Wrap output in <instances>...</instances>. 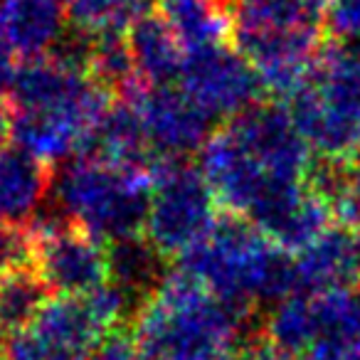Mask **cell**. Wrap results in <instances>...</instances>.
<instances>
[{
	"label": "cell",
	"instance_id": "1",
	"mask_svg": "<svg viewBox=\"0 0 360 360\" xmlns=\"http://www.w3.org/2000/svg\"><path fill=\"white\" fill-rule=\"evenodd\" d=\"M178 271L245 319L255 306H274L299 294L294 255L225 210L195 247L178 257Z\"/></svg>",
	"mask_w": 360,
	"mask_h": 360
},
{
	"label": "cell",
	"instance_id": "2",
	"mask_svg": "<svg viewBox=\"0 0 360 360\" xmlns=\"http://www.w3.org/2000/svg\"><path fill=\"white\" fill-rule=\"evenodd\" d=\"M245 316L183 271H170L134 319L146 360H235Z\"/></svg>",
	"mask_w": 360,
	"mask_h": 360
},
{
	"label": "cell",
	"instance_id": "3",
	"mask_svg": "<svg viewBox=\"0 0 360 360\" xmlns=\"http://www.w3.org/2000/svg\"><path fill=\"white\" fill-rule=\"evenodd\" d=\"M289 116L311 153L350 160L360 153V45L330 42L289 96Z\"/></svg>",
	"mask_w": 360,
	"mask_h": 360
},
{
	"label": "cell",
	"instance_id": "4",
	"mask_svg": "<svg viewBox=\"0 0 360 360\" xmlns=\"http://www.w3.org/2000/svg\"><path fill=\"white\" fill-rule=\"evenodd\" d=\"M60 212L106 247L141 237L150 202V170H126L77 155L52 183Z\"/></svg>",
	"mask_w": 360,
	"mask_h": 360
},
{
	"label": "cell",
	"instance_id": "5",
	"mask_svg": "<svg viewBox=\"0 0 360 360\" xmlns=\"http://www.w3.org/2000/svg\"><path fill=\"white\" fill-rule=\"evenodd\" d=\"M220 212V202L198 165L191 160L153 163L143 237L165 259H178L195 247Z\"/></svg>",
	"mask_w": 360,
	"mask_h": 360
},
{
	"label": "cell",
	"instance_id": "6",
	"mask_svg": "<svg viewBox=\"0 0 360 360\" xmlns=\"http://www.w3.org/2000/svg\"><path fill=\"white\" fill-rule=\"evenodd\" d=\"M27 232L32 237V269L50 294L82 299L109 281L106 245L67 217L37 215Z\"/></svg>",
	"mask_w": 360,
	"mask_h": 360
},
{
	"label": "cell",
	"instance_id": "7",
	"mask_svg": "<svg viewBox=\"0 0 360 360\" xmlns=\"http://www.w3.org/2000/svg\"><path fill=\"white\" fill-rule=\"evenodd\" d=\"M178 86L212 121L235 119L264 94V86L252 62L227 42L191 52Z\"/></svg>",
	"mask_w": 360,
	"mask_h": 360
},
{
	"label": "cell",
	"instance_id": "8",
	"mask_svg": "<svg viewBox=\"0 0 360 360\" xmlns=\"http://www.w3.org/2000/svg\"><path fill=\"white\" fill-rule=\"evenodd\" d=\"M141 116L150 150L158 160H188L200 153L212 136L215 121L191 101V96L173 86L136 84L126 94Z\"/></svg>",
	"mask_w": 360,
	"mask_h": 360
},
{
	"label": "cell",
	"instance_id": "9",
	"mask_svg": "<svg viewBox=\"0 0 360 360\" xmlns=\"http://www.w3.org/2000/svg\"><path fill=\"white\" fill-rule=\"evenodd\" d=\"M222 126L271 175L306 180L314 165L311 148L294 126L286 106L276 101H257Z\"/></svg>",
	"mask_w": 360,
	"mask_h": 360
},
{
	"label": "cell",
	"instance_id": "10",
	"mask_svg": "<svg viewBox=\"0 0 360 360\" xmlns=\"http://www.w3.org/2000/svg\"><path fill=\"white\" fill-rule=\"evenodd\" d=\"M299 294L360 289V242L345 225H328L316 240L294 252Z\"/></svg>",
	"mask_w": 360,
	"mask_h": 360
},
{
	"label": "cell",
	"instance_id": "11",
	"mask_svg": "<svg viewBox=\"0 0 360 360\" xmlns=\"http://www.w3.org/2000/svg\"><path fill=\"white\" fill-rule=\"evenodd\" d=\"M326 8L328 0H232L230 40L235 45L266 35H326Z\"/></svg>",
	"mask_w": 360,
	"mask_h": 360
},
{
	"label": "cell",
	"instance_id": "12",
	"mask_svg": "<svg viewBox=\"0 0 360 360\" xmlns=\"http://www.w3.org/2000/svg\"><path fill=\"white\" fill-rule=\"evenodd\" d=\"M52 165L20 146L0 148V222L27 227L50 195Z\"/></svg>",
	"mask_w": 360,
	"mask_h": 360
},
{
	"label": "cell",
	"instance_id": "13",
	"mask_svg": "<svg viewBox=\"0 0 360 360\" xmlns=\"http://www.w3.org/2000/svg\"><path fill=\"white\" fill-rule=\"evenodd\" d=\"M82 155L126 170H146L148 173L153 168L155 155L150 150L148 136H146L141 116L136 106L131 104V99L119 96L111 101L109 109L96 121Z\"/></svg>",
	"mask_w": 360,
	"mask_h": 360
},
{
	"label": "cell",
	"instance_id": "14",
	"mask_svg": "<svg viewBox=\"0 0 360 360\" xmlns=\"http://www.w3.org/2000/svg\"><path fill=\"white\" fill-rule=\"evenodd\" d=\"M62 0H0V35L22 60L47 57L67 35Z\"/></svg>",
	"mask_w": 360,
	"mask_h": 360
},
{
	"label": "cell",
	"instance_id": "15",
	"mask_svg": "<svg viewBox=\"0 0 360 360\" xmlns=\"http://www.w3.org/2000/svg\"><path fill=\"white\" fill-rule=\"evenodd\" d=\"M126 45L136 79L143 86H173L180 82L188 52L158 13L139 18L126 30Z\"/></svg>",
	"mask_w": 360,
	"mask_h": 360
},
{
	"label": "cell",
	"instance_id": "16",
	"mask_svg": "<svg viewBox=\"0 0 360 360\" xmlns=\"http://www.w3.org/2000/svg\"><path fill=\"white\" fill-rule=\"evenodd\" d=\"M32 333L40 335L45 343L72 353L77 358H89L91 350L99 345L109 330L94 314L86 296L72 299V296H55L50 299L37 319L30 326Z\"/></svg>",
	"mask_w": 360,
	"mask_h": 360
},
{
	"label": "cell",
	"instance_id": "17",
	"mask_svg": "<svg viewBox=\"0 0 360 360\" xmlns=\"http://www.w3.org/2000/svg\"><path fill=\"white\" fill-rule=\"evenodd\" d=\"M155 13L168 22L188 55L230 40L232 22L222 0H158Z\"/></svg>",
	"mask_w": 360,
	"mask_h": 360
},
{
	"label": "cell",
	"instance_id": "18",
	"mask_svg": "<svg viewBox=\"0 0 360 360\" xmlns=\"http://www.w3.org/2000/svg\"><path fill=\"white\" fill-rule=\"evenodd\" d=\"M109 252V281L124 289L139 306H143L165 281V257L146 237L116 242L106 247Z\"/></svg>",
	"mask_w": 360,
	"mask_h": 360
},
{
	"label": "cell",
	"instance_id": "19",
	"mask_svg": "<svg viewBox=\"0 0 360 360\" xmlns=\"http://www.w3.org/2000/svg\"><path fill=\"white\" fill-rule=\"evenodd\" d=\"M47 301L50 291L32 266L0 276V335L27 330Z\"/></svg>",
	"mask_w": 360,
	"mask_h": 360
},
{
	"label": "cell",
	"instance_id": "20",
	"mask_svg": "<svg viewBox=\"0 0 360 360\" xmlns=\"http://www.w3.org/2000/svg\"><path fill=\"white\" fill-rule=\"evenodd\" d=\"M264 335L269 343L286 353L304 358L314 345L316 321H314V304L309 294H294L289 299L279 301L269 309L264 319Z\"/></svg>",
	"mask_w": 360,
	"mask_h": 360
},
{
	"label": "cell",
	"instance_id": "21",
	"mask_svg": "<svg viewBox=\"0 0 360 360\" xmlns=\"http://www.w3.org/2000/svg\"><path fill=\"white\" fill-rule=\"evenodd\" d=\"M158 0H65L72 27L86 35L126 32L139 18L153 13Z\"/></svg>",
	"mask_w": 360,
	"mask_h": 360
},
{
	"label": "cell",
	"instance_id": "22",
	"mask_svg": "<svg viewBox=\"0 0 360 360\" xmlns=\"http://www.w3.org/2000/svg\"><path fill=\"white\" fill-rule=\"evenodd\" d=\"M326 35L340 45H360V0H328Z\"/></svg>",
	"mask_w": 360,
	"mask_h": 360
},
{
	"label": "cell",
	"instance_id": "23",
	"mask_svg": "<svg viewBox=\"0 0 360 360\" xmlns=\"http://www.w3.org/2000/svg\"><path fill=\"white\" fill-rule=\"evenodd\" d=\"M32 266V237L27 227L0 222V276Z\"/></svg>",
	"mask_w": 360,
	"mask_h": 360
},
{
	"label": "cell",
	"instance_id": "24",
	"mask_svg": "<svg viewBox=\"0 0 360 360\" xmlns=\"http://www.w3.org/2000/svg\"><path fill=\"white\" fill-rule=\"evenodd\" d=\"M3 360H84L77 358L72 353L55 348V345L45 343L37 333L30 328L13 333L3 340Z\"/></svg>",
	"mask_w": 360,
	"mask_h": 360
},
{
	"label": "cell",
	"instance_id": "25",
	"mask_svg": "<svg viewBox=\"0 0 360 360\" xmlns=\"http://www.w3.org/2000/svg\"><path fill=\"white\" fill-rule=\"evenodd\" d=\"M86 360H146V358L141 355L139 345L134 343L131 333L111 330V333H106L99 340V345L91 350Z\"/></svg>",
	"mask_w": 360,
	"mask_h": 360
},
{
	"label": "cell",
	"instance_id": "26",
	"mask_svg": "<svg viewBox=\"0 0 360 360\" xmlns=\"http://www.w3.org/2000/svg\"><path fill=\"white\" fill-rule=\"evenodd\" d=\"M350 168H353V163H350ZM333 217H338L340 225L348 227L360 242V173L355 168L345 193L333 202Z\"/></svg>",
	"mask_w": 360,
	"mask_h": 360
},
{
	"label": "cell",
	"instance_id": "27",
	"mask_svg": "<svg viewBox=\"0 0 360 360\" xmlns=\"http://www.w3.org/2000/svg\"><path fill=\"white\" fill-rule=\"evenodd\" d=\"M235 360H301V358L276 348V345L269 343L264 335H255V338L240 343V350H237Z\"/></svg>",
	"mask_w": 360,
	"mask_h": 360
},
{
	"label": "cell",
	"instance_id": "28",
	"mask_svg": "<svg viewBox=\"0 0 360 360\" xmlns=\"http://www.w3.org/2000/svg\"><path fill=\"white\" fill-rule=\"evenodd\" d=\"M20 62H18V52L8 45V40L0 35V94H11V86L18 77Z\"/></svg>",
	"mask_w": 360,
	"mask_h": 360
},
{
	"label": "cell",
	"instance_id": "29",
	"mask_svg": "<svg viewBox=\"0 0 360 360\" xmlns=\"http://www.w3.org/2000/svg\"><path fill=\"white\" fill-rule=\"evenodd\" d=\"M11 119L13 114L0 101V148H6V141L11 139Z\"/></svg>",
	"mask_w": 360,
	"mask_h": 360
},
{
	"label": "cell",
	"instance_id": "30",
	"mask_svg": "<svg viewBox=\"0 0 360 360\" xmlns=\"http://www.w3.org/2000/svg\"><path fill=\"white\" fill-rule=\"evenodd\" d=\"M0 360H3V345H0Z\"/></svg>",
	"mask_w": 360,
	"mask_h": 360
}]
</instances>
